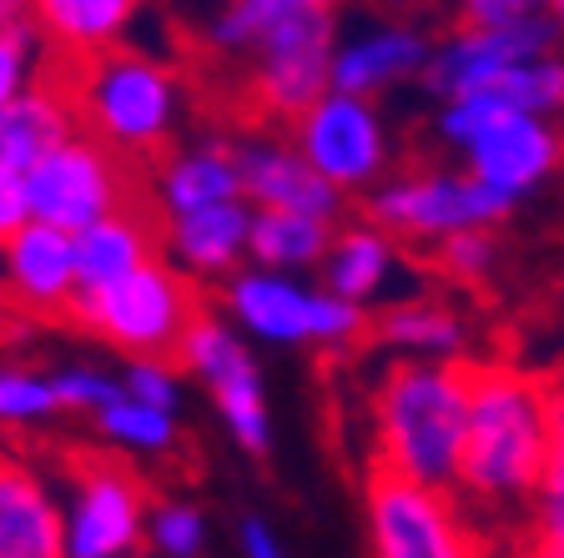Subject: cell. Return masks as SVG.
I'll use <instances>...</instances> for the list:
<instances>
[{
  "mask_svg": "<svg viewBox=\"0 0 564 558\" xmlns=\"http://www.w3.org/2000/svg\"><path fill=\"white\" fill-rule=\"evenodd\" d=\"M313 307H317V287L282 277V272L237 267L223 282V317L242 338L272 342V348L313 342Z\"/></svg>",
  "mask_w": 564,
  "mask_h": 558,
  "instance_id": "e0dca14e",
  "label": "cell"
},
{
  "mask_svg": "<svg viewBox=\"0 0 564 558\" xmlns=\"http://www.w3.org/2000/svg\"><path fill=\"white\" fill-rule=\"evenodd\" d=\"M61 413L56 387H51L46 372L21 368V362H0V428L25 433L41 428Z\"/></svg>",
  "mask_w": 564,
  "mask_h": 558,
  "instance_id": "f1b7e54d",
  "label": "cell"
},
{
  "mask_svg": "<svg viewBox=\"0 0 564 558\" xmlns=\"http://www.w3.org/2000/svg\"><path fill=\"white\" fill-rule=\"evenodd\" d=\"M509 111H524V117H544L550 111H564V61L560 56H544V61H529V66H514L499 86H489Z\"/></svg>",
  "mask_w": 564,
  "mask_h": 558,
  "instance_id": "f546056e",
  "label": "cell"
},
{
  "mask_svg": "<svg viewBox=\"0 0 564 558\" xmlns=\"http://www.w3.org/2000/svg\"><path fill=\"white\" fill-rule=\"evenodd\" d=\"M66 558H141L152 499L121 458L82 453L66 473Z\"/></svg>",
  "mask_w": 564,
  "mask_h": 558,
  "instance_id": "52a82bcc",
  "label": "cell"
},
{
  "mask_svg": "<svg viewBox=\"0 0 564 558\" xmlns=\"http://www.w3.org/2000/svg\"><path fill=\"white\" fill-rule=\"evenodd\" d=\"M529 15H540V6H529V0H469L458 25L464 31H514Z\"/></svg>",
  "mask_w": 564,
  "mask_h": 558,
  "instance_id": "8d00e7d4",
  "label": "cell"
},
{
  "mask_svg": "<svg viewBox=\"0 0 564 558\" xmlns=\"http://www.w3.org/2000/svg\"><path fill=\"white\" fill-rule=\"evenodd\" d=\"M141 201H147L162 221L242 201L237 146L227 136H197V141H187V146L166 152L162 162L147 172V197Z\"/></svg>",
  "mask_w": 564,
  "mask_h": 558,
  "instance_id": "9a60e30c",
  "label": "cell"
},
{
  "mask_svg": "<svg viewBox=\"0 0 564 558\" xmlns=\"http://www.w3.org/2000/svg\"><path fill=\"white\" fill-rule=\"evenodd\" d=\"M529 524H534L540 544L564 548V393L554 403V453L540 478V489H534V503H529Z\"/></svg>",
  "mask_w": 564,
  "mask_h": 558,
  "instance_id": "d6a6232c",
  "label": "cell"
},
{
  "mask_svg": "<svg viewBox=\"0 0 564 558\" xmlns=\"http://www.w3.org/2000/svg\"><path fill=\"white\" fill-rule=\"evenodd\" d=\"M514 201L474 182L469 172H403L368 192V221L403 242H448L458 232H489Z\"/></svg>",
  "mask_w": 564,
  "mask_h": 558,
  "instance_id": "8992f818",
  "label": "cell"
},
{
  "mask_svg": "<svg viewBox=\"0 0 564 558\" xmlns=\"http://www.w3.org/2000/svg\"><path fill=\"white\" fill-rule=\"evenodd\" d=\"M0 277L6 292L25 313H70L82 287H76V237L31 221L0 247Z\"/></svg>",
  "mask_w": 564,
  "mask_h": 558,
  "instance_id": "d6986e66",
  "label": "cell"
},
{
  "mask_svg": "<svg viewBox=\"0 0 564 558\" xmlns=\"http://www.w3.org/2000/svg\"><path fill=\"white\" fill-rule=\"evenodd\" d=\"M176 368L182 378H197L212 393L217 418L227 423L232 442L242 453L262 458L272 448V413H268V387H262V368L247 352L242 332L227 322L223 313H202L187 327V338L176 342Z\"/></svg>",
  "mask_w": 564,
  "mask_h": 558,
  "instance_id": "30bf717a",
  "label": "cell"
},
{
  "mask_svg": "<svg viewBox=\"0 0 564 558\" xmlns=\"http://www.w3.org/2000/svg\"><path fill=\"white\" fill-rule=\"evenodd\" d=\"M550 21L560 25V35H564V0H560V6H550Z\"/></svg>",
  "mask_w": 564,
  "mask_h": 558,
  "instance_id": "b9f144b4",
  "label": "cell"
},
{
  "mask_svg": "<svg viewBox=\"0 0 564 558\" xmlns=\"http://www.w3.org/2000/svg\"><path fill=\"white\" fill-rule=\"evenodd\" d=\"M25 201H31V221L76 237L96 221H106L111 211L137 207L141 197L137 172L117 152H106L101 141L76 131L35 172H25Z\"/></svg>",
  "mask_w": 564,
  "mask_h": 558,
  "instance_id": "9c48e42d",
  "label": "cell"
},
{
  "mask_svg": "<svg viewBox=\"0 0 564 558\" xmlns=\"http://www.w3.org/2000/svg\"><path fill=\"white\" fill-rule=\"evenodd\" d=\"M237 548H242V558H293L288 544L278 538V528L262 513H247L242 524H237Z\"/></svg>",
  "mask_w": 564,
  "mask_h": 558,
  "instance_id": "f35d334b",
  "label": "cell"
},
{
  "mask_svg": "<svg viewBox=\"0 0 564 558\" xmlns=\"http://www.w3.org/2000/svg\"><path fill=\"white\" fill-rule=\"evenodd\" d=\"M434 256H438V267H444L448 277L479 282L484 272L494 267V237L489 232H458V237H448V242H438Z\"/></svg>",
  "mask_w": 564,
  "mask_h": 558,
  "instance_id": "d590c367",
  "label": "cell"
},
{
  "mask_svg": "<svg viewBox=\"0 0 564 558\" xmlns=\"http://www.w3.org/2000/svg\"><path fill=\"white\" fill-rule=\"evenodd\" d=\"M51 387H56L61 413H101L121 397V378H111L106 368H91V362H70V368L51 372Z\"/></svg>",
  "mask_w": 564,
  "mask_h": 558,
  "instance_id": "836d02e7",
  "label": "cell"
},
{
  "mask_svg": "<svg viewBox=\"0 0 564 558\" xmlns=\"http://www.w3.org/2000/svg\"><path fill=\"white\" fill-rule=\"evenodd\" d=\"M232 146H237V172H242V201L252 211H297V217H317L328 227H343L348 197L333 192L297 156V146L288 136L252 131V136H237Z\"/></svg>",
  "mask_w": 564,
  "mask_h": 558,
  "instance_id": "4fadbf2b",
  "label": "cell"
},
{
  "mask_svg": "<svg viewBox=\"0 0 564 558\" xmlns=\"http://www.w3.org/2000/svg\"><path fill=\"white\" fill-rule=\"evenodd\" d=\"M76 131H82V121H76L66 76H61V66H56L46 81H35L31 91L15 96V101L0 111V172H11V176L35 172V166L46 162L56 146H66Z\"/></svg>",
  "mask_w": 564,
  "mask_h": 558,
  "instance_id": "44dd1931",
  "label": "cell"
},
{
  "mask_svg": "<svg viewBox=\"0 0 564 558\" xmlns=\"http://www.w3.org/2000/svg\"><path fill=\"white\" fill-rule=\"evenodd\" d=\"M56 61H51L41 25H21V31H0V111L25 96L35 81H46Z\"/></svg>",
  "mask_w": 564,
  "mask_h": 558,
  "instance_id": "4dcf8cb0",
  "label": "cell"
},
{
  "mask_svg": "<svg viewBox=\"0 0 564 558\" xmlns=\"http://www.w3.org/2000/svg\"><path fill=\"white\" fill-rule=\"evenodd\" d=\"M61 76H66L82 131L101 141L106 152H117L121 162L156 166V152L172 146L176 121H182V81L166 61L121 46Z\"/></svg>",
  "mask_w": 564,
  "mask_h": 558,
  "instance_id": "3957f363",
  "label": "cell"
},
{
  "mask_svg": "<svg viewBox=\"0 0 564 558\" xmlns=\"http://www.w3.org/2000/svg\"><path fill=\"white\" fill-rule=\"evenodd\" d=\"M121 393L147 407L176 413V407H182V368H176L172 358H137L121 368Z\"/></svg>",
  "mask_w": 564,
  "mask_h": 558,
  "instance_id": "e575fe53",
  "label": "cell"
},
{
  "mask_svg": "<svg viewBox=\"0 0 564 558\" xmlns=\"http://www.w3.org/2000/svg\"><path fill=\"white\" fill-rule=\"evenodd\" d=\"M21 25H35V6H25V0H0V31H21Z\"/></svg>",
  "mask_w": 564,
  "mask_h": 558,
  "instance_id": "ab89813d",
  "label": "cell"
},
{
  "mask_svg": "<svg viewBox=\"0 0 564 558\" xmlns=\"http://www.w3.org/2000/svg\"><path fill=\"white\" fill-rule=\"evenodd\" d=\"M554 403L560 387L514 362H469V438L454 489L464 508L529 513L554 453Z\"/></svg>",
  "mask_w": 564,
  "mask_h": 558,
  "instance_id": "6da1fadb",
  "label": "cell"
},
{
  "mask_svg": "<svg viewBox=\"0 0 564 558\" xmlns=\"http://www.w3.org/2000/svg\"><path fill=\"white\" fill-rule=\"evenodd\" d=\"M393 272H399V247H393V237L378 232L368 217L343 221L338 232H333L328 256H323V292H333V297H343V303L368 313L388 292Z\"/></svg>",
  "mask_w": 564,
  "mask_h": 558,
  "instance_id": "cb8c5ba5",
  "label": "cell"
},
{
  "mask_svg": "<svg viewBox=\"0 0 564 558\" xmlns=\"http://www.w3.org/2000/svg\"><path fill=\"white\" fill-rule=\"evenodd\" d=\"M247 242H252V207L247 201L162 221L166 262L197 287L202 282H227L237 267H247Z\"/></svg>",
  "mask_w": 564,
  "mask_h": 558,
  "instance_id": "ffe728a7",
  "label": "cell"
},
{
  "mask_svg": "<svg viewBox=\"0 0 564 558\" xmlns=\"http://www.w3.org/2000/svg\"><path fill=\"white\" fill-rule=\"evenodd\" d=\"M31 227V201H25V176L0 172V247L11 242L15 232Z\"/></svg>",
  "mask_w": 564,
  "mask_h": 558,
  "instance_id": "74e56055",
  "label": "cell"
},
{
  "mask_svg": "<svg viewBox=\"0 0 564 558\" xmlns=\"http://www.w3.org/2000/svg\"><path fill=\"white\" fill-rule=\"evenodd\" d=\"M554 41H560V25L550 21V11L529 15L514 31H464V25H454V35H444L434 46V56H429L423 86H429V96H438V106L474 91H489L514 66L554 56Z\"/></svg>",
  "mask_w": 564,
  "mask_h": 558,
  "instance_id": "7c38bea8",
  "label": "cell"
},
{
  "mask_svg": "<svg viewBox=\"0 0 564 558\" xmlns=\"http://www.w3.org/2000/svg\"><path fill=\"white\" fill-rule=\"evenodd\" d=\"M429 56H434V41L419 25H403V21L368 25V31L338 41V51H333V91L373 101L388 86L423 81Z\"/></svg>",
  "mask_w": 564,
  "mask_h": 558,
  "instance_id": "ac0fdd59",
  "label": "cell"
},
{
  "mask_svg": "<svg viewBox=\"0 0 564 558\" xmlns=\"http://www.w3.org/2000/svg\"><path fill=\"white\" fill-rule=\"evenodd\" d=\"M288 141L343 197L373 192L388 172V156H393L378 106L364 101V96H343V91H328L317 106H307L303 117L293 121V136Z\"/></svg>",
  "mask_w": 564,
  "mask_h": 558,
  "instance_id": "8fae6325",
  "label": "cell"
},
{
  "mask_svg": "<svg viewBox=\"0 0 564 558\" xmlns=\"http://www.w3.org/2000/svg\"><path fill=\"white\" fill-rule=\"evenodd\" d=\"M207 313L202 307V287L192 277L156 256L141 272H131L127 282L101 292L76 297L70 317L96 332L106 348L127 352V362L137 358H176V342L187 338V327Z\"/></svg>",
  "mask_w": 564,
  "mask_h": 558,
  "instance_id": "277c9868",
  "label": "cell"
},
{
  "mask_svg": "<svg viewBox=\"0 0 564 558\" xmlns=\"http://www.w3.org/2000/svg\"><path fill=\"white\" fill-rule=\"evenodd\" d=\"M282 0H232L217 15H207L202 25V46H212L217 56H258L262 35L272 31Z\"/></svg>",
  "mask_w": 564,
  "mask_h": 558,
  "instance_id": "83f0119b",
  "label": "cell"
},
{
  "mask_svg": "<svg viewBox=\"0 0 564 558\" xmlns=\"http://www.w3.org/2000/svg\"><path fill=\"white\" fill-rule=\"evenodd\" d=\"M131 21H137V6L127 0H41L35 6L41 41L61 70L91 66V61L121 51V35Z\"/></svg>",
  "mask_w": 564,
  "mask_h": 558,
  "instance_id": "603a6c76",
  "label": "cell"
},
{
  "mask_svg": "<svg viewBox=\"0 0 564 558\" xmlns=\"http://www.w3.org/2000/svg\"><path fill=\"white\" fill-rule=\"evenodd\" d=\"M524 558H564V548H554V544H540V538H529Z\"/></svg>",
  "mask_w": 564,
  "mask_h": 558,
  "instance_id": "60d3db41",
  "label": "cell"
},
{
  "mask_svg": "<svg viewBox=\"0 0 564 558\" xmlns=\"http://www.w3.org/2000/svg\"><path fill=\"white\" fill-rule=\"evenodd\" d=\"M147 548L162 554V558H202V548H207V513L187 499L152 503V518H147Z\"/></svg>",
  "mask_w": 564,
  "mask_h": 558,
  "instance_id": "1f68e13d",
  "label": "cell"
},
{
  "mask_svg": "<svg viewBox=\"0 0 564 558\" xmlns=\"http://www.w3.org/2000/svg\"><path fill=\"white\" fill-rule=\"evenodd\" d=\"M0 558H66V508L46 468L0 448Z\"/></svg>",
  "mask_w": 564,
  "mask_h": 558,
  "instance_id": "2e32d148",
  "label": "cell"
},
{
  "mask_svg": "<svg viewBox=\"0 0 564 558\" xmlns=\"http://www.w3.org/2000/svg\"><path fill=\"white\" fill-rule=\"evenodd\" d=\"M373 473L454 493L469 438V362L393 358L373 383Z\"/></svg>",
  "mask_w": 564,
  "mask_h": 558,
  "instance_id": "7a4b0ae2",
  "label": "cell"
},
{
  "mask_svg": "<svg viewBox=\"0 0 564 558\" xmlns=\"http://www.w3.org/2000/svg\"><path fill=\"white\" fill-rule=\"evenodd\" d=\"M564 141L544 117H524V111H505L499 121L479 131L464 146V172L499 192L505 201H519L524 192L544 182L560 166Z\"/></svg>",
  "mask_w": 564,
  "mask_h": 558,
  "instance_id": "5bb4252c",
  "label": "cell"
},
{
  "mask_svg": "<svg viewBox=\"0 0 564 558\" xmlns=\"http://www.w3.org/2000/svg\"><path fill=\"white\" fill-rule=\"evenodd\" d=\"M333 51H338V11L323 0H282L272 31L262 35L247 96L268 121L293 127L307 106L333 91Z\"/></svg>",
  "mask_w": 564,
  "mask_h": 558,
  "instance_id": "5b68a950",
  "label": "cell"
},
{
  "mask_svg": "<svg viewBox=\"0 0 564 558\" xmlns=\"http://www.w3.org/2000/svg\"><path fill=\"white\" fill-rule=\"evenodd\" d=\"M373 338L383 348H393L399 358H419V362H458L469 332H464V317L448 303L434 297H403V303H388L373 317Z\"/></svg>",
  "mask_w": 564,
  "mask_h": 558,
  "instance_id": "d4e9b609",
  "label": "cell"
},
{
  "mask_svg": "<svg viewBox=\"0 0 564 558\" xmlns=\"http://www.w3.org/2000/svg\"><path fill=\"white\" fill-rule=\"evenodd\" d=\"M156 256H162V217L147 201H137V207L111 211L106 221L76 232V287H82V297L117 287Z\"/></svg>",
  "mask_w": 564,
  "mask_h": 558,
  "instance_id": "7402d4cb",
  "label": "cell"
},
{
  "mask_svg": "<svg viewBox=\"0 0 564 558\" xmlns=\"http://www.w3.org/2000/svg\"><path fill=\"white\" fill-rule=\"evenodd\" d=\"M368 558H489L469 508L454 493L368 473L364 483Z\"/></svg>",
  "mask_w": 564,
  "mask_h": 558,
  "instance_id": "ba28073f",
  "label": "cell"
},
{
  "mask_svg": "<svg viewBox=\"0 0 564 558\" xmlns=\"http://www.w3.org/2000/svg\"><path fill=\"white\" fill-rule=\"evenodd\" d=\"M96 438L117 453H141V458H162L176 448L182 428H176V413H162V407H147L137 397L121 393L111 407L96 413Z\"/></svg>",
  "mask_w": 564,
  "mask_h": 558,
  "instance_id": "4316f807",
  "label": "cell"
},
{
  "mask_svg": "<svg viewBox=\"0 0 564 558\" xmlns=\"http://www.w3.org/2000/svg\"><path fill=\"white\" fill-rule=\"evenodd\" d=\"M328 221L317 217H297V211H252V242H247V267L262 272H282V277H297V272L323 267V256L333 247Z\"/></svg>",
  "mask_w": 564,
  "mask_h": 558,
  "instance_id": "484cf974",
  "label": "cell"
}]
</instances>
